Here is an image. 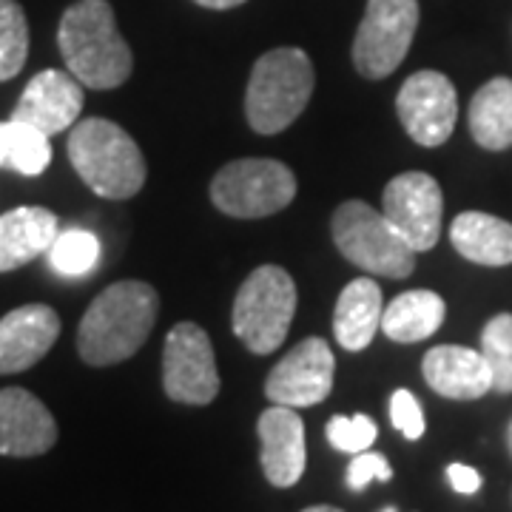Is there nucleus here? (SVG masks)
Masks as SVG:
<instances>
[{
    "label": "nucleus",
    "mask_w": 512,
    "mask_h": 512,
    "mask_svg": "<svg viewBox=\"0 0 512 512\" xmlns=\"http://www.w3.org/2000/svg\"><path fill=\"white\" fill-rule=\"evenodd\" d=\"M194 3H200L205 9H234V6L245 3V0H194Z\"/></svg>",
    "instance_id": "obj_31"
},
{
    "label": "nucleus",
    "mask_w": 512,
    "mask_h": 512,
    "mask_svg": "<svg viewBox=\"0 0 512 512\" xmlns=\"http://www.w3.org/2000/svg\"><path fill=\"white\" fill-rule=\"evenodd\" d=\"M160 299L148 282L126 279L100 293L77 328V353L86 365L109 367L131 359L146 345Z\"/></svg>",
    "instance_id": "obj_1"
},
{
    "label": "nucleus",
    "mask_w": 512,
    "mask_h": 512,
    "mask_svg": "<svg viewBox=\"0 0 512 512\" xmlns=\"http://www.w3.org/2000/svg\"><path fill=\"white\" fill-rule=\"evenodd\" d=\"M259 450H262V473L274 487H293L308 464L305 450V424L296 416L293 407L274 404L268 407L259 424Z\"/></svg>",
    "instance_id": "obj_16"
},
{
    "label": "nucleus",
    "mask_w": 512,
    "mask_h": 512,
    "mask_svg": "<svg viewBox=\"0 0 512 512\" xmlns=\"http://www.w3.org/2000/svg\"><path fill=\"white\" fill-rule=\"evenodd\" d=\"M447 305L436 291L399 293L382 313V330L387 339L399 345H413L430 339L441 328Z\"/></svg>",
    "instance_id": "obj_21"
},
{
    "label": "nucleus",
    "mask_w": 512,
    "mask_h": 512,
    "mask_svg": "<svg viewBox=\"0 0 512 512\" xmlns=\"http://www.w3.org/2000/svg\"><path fill=\"white\" fill-rule=\"evenodd\" d=\"M382 288L373 279H353L336 299L333 336L339 348L359 353L382 330Z\"/></svg>",
    "instance_id": "obj_19"
},
{
    "label": "nucleus",
    "mask_w": 512,
    "mask_h": 512,
    "mask_svg": "<svg viewBox=\"0 0 512 512\" xmlns=\"http://www.w3.org/2000/svg\"><path fill=\"white\" fill-rule=\"evenodd\" d=\"M404 131L424 148H439L450 140L458 120V94L450 77L441 72L410 74L396 97Z\"/></svg>",
    "instance_id": "obj_11"
},
{
    "label": "nucleus",
    "mask_w": 512,
    "mask_h": 512,
    "mask_svg": "<svg viewBox=\"0 0 512 512\" xmlns=\"http://www.w3.org/2000/svg\"><path fill=\"white\" fill-rule=\"evenodd\" d=\"M60 336V316L49 305H23L0 319V376L35 367Z\"/></svg>",
    "instance_id": "obj_15"
},
{
    "label": "nucleus",
    "mask_w": 512,
    "mask_h": 512,
    "mask_svg": "<svg viewBox=\"0 0 512 512\" xmlns=\"http://www.w3.org/2000/svg\"><path fill=\"white\" fill-rule=\"evenodd\" d=\"M481 356L493 373V393H512V313H498L484 325Z\"/></svg>",
    "instance_id": "obj_25"
},
{
    "label": "nucleus",
    "mask_w": 512,
    "mask_h": 512,
    "mask_svg": "<svg viewBox=\"0 0 512 512\" xmlns=\"http://www.w3.org/2000/svg\"><path fill=\"white\" fill-rule=\"evenodd\" d=\"M450 239L458 254L476 265H512V222L501 217L484 211H464L450 225Z\"/></svg>",
    "instance_id": "obj_20"
},
{
    "label": "nucleus",
    "mask_w": 512,
    "mask_h": 512,
    "mask_svg": "<svg viewBox=\"0 0 512 512\" xmlns=\"http://www.w3.org/2000/svg\"><path fill=\"white\" fill-rule=\"evenodd\" d=\"M97 256H100V242L89 231H63L57 234V239L49 248V259L55 265V271L66 276H83L92 271L97 265Z\"/></svg>",
    "instance_id": "obj_26"
},
{
    "label": "nucleus",
    "mask_w": 512,
    "mask_h": 512,
    "mask_svg": "<svg viewBox=\"0 0 512 512\" xmlns=\"http://www.w3.org/2000/svg\"><path fill=\"white\" fill-rule=\"evenodd\" d=\"M447 478H450V484H453V490H456V493L473 495L481 490V473H478L476 467H467V464H450V467H447Z\"/></svg>",
    "instance_id": "obj_30"
},
{
    "label": "nucleus",
    "mask_w": 512,
    "mask_h": 512,
    "mask_svg": "<svg viewBox=\"0 0 512 512\" xmlns=\"http://www.w3.org/2000/svg\"><path fill=\"white\" fill-rule=\"evenodd\" d=\"M57 46L66 69L94 92H109L128 80L134 57L120 35L109 0H77L57 26Z\"/></svg>",
    "instance_id": "obj_2"
},
{
    "label": "nucleus",
    "mask_w": 512,
    "mask_h": 512,
    "mask_svg": "<svg viewBox=\"0 0 512 512\" xmlns=\"http://www.w3.org/2000/svg\"><path fill=\"white\" fill-rule=\"evenodd\" d=\"M55 441V416L35 393L23 387L0 390V456H43L55 447Z\"/></svg>",
    "instance_id": "obj_14"
},
{
    "label": "nucleus",
    "mask_w": 512,
    "mask_h": 512,
    "mask_svg": "<svg viewBox=\"0 0 512 512\" xmlns=\"http://www.w3.org/2000/svg\"><path fill=\"white\" fill-rule=\"evenodd\" d=\"M393 478V470H390V461L382 456V453H356L353 461L348 464V473H345V481L353 493L365 490L370 481H390Z\"/></svg>",
    "instance_id": "obj_29"
},
{
    "label": "nucleus",
    "mask_w": 512,
    "mask_h": 512,
    "mask_svg": "<svg viewBox=\"0 0 512 512\" xmlns=\"http://www.w3.org/2000/svg\"><path fill=\"white\" fill-rule=\"evenodd\" d=\"M390 421L407 441H419L424 436V410L410 390H396L390 399Z\"/></svg>",
    "instance_id": "obj_28"
},
{
    "label": "nucleus",
    "mask_w": 512,
    "mask_h": 512,
    "mask_svg": "<svg viewBox=\"0 0 512 512\" xmlns=\"http://www.w3.org/2000/svg\"><path fill=\"white\" fill-rule=\"evenodd\" d=\"M336 359L325 339H302L291 353H285L265 379V396L282 407H313L322 404L333 390Z\"/></svg>",
    "instance_id": "obj_12"
},
{
    "label": "nucleus",
    "mask_w": 512,
    "mask_h": 512,
    "mask_svg": "<svg viewBox=\"0 0 512 512\" xmlns=\"http://www.w3.org/2000/svg\"><path fill=\"white\" fill-rule=\"evenodd\" d=\"M419 29V0H367L353 40V66L367 80L393 74L410 52Z\"/></svg>",
    "instance_id": "obj_8"
},
{
    "label": "nucleus",
    "mask_w": 512,
    "mask_h": 512,
    "mask_svg": "<svg viewBox=\"0 0 512 512\" xmlns=\"http://www.w3.org/2000/svg\"><path fill=\"white\" fill-rule=\"evenodd\" d=\"M330 234L339 254L367 274L407 279L416 268V251L396 234L382 211L362 200L342 202L333 211Z\"/></svg>",
    "instance_id": "obj_5"
},
{
    "label": "nucleus",
    "mask_w": 512,
    "mask_h": 512,
    "mask_svg": "<svg viewBox=\"0 0 512 512\" xmlns=\"http://www.w3.org/2000/svg\"><path fill=\"white\" fill-rule=\"evenodd\" d=\"M424 382L444 399L473 402L493 393V373L481 350L461 348V345H439L424 353L421 362Z\"/></svg>",
    "instance_id": "obj_17"
},
{
    "label": "nucleus",
    "mask_w": 512,
    "mask_h": 512,
    "mask_svg": "<svg viewBox=\"0 0 512 512\" xmlns=\"http://www.w3.org/2000/svg\"><path fill=\"white\" fill-rule=\"evenodd\" d=\"M163 387L171 402L211 404L220 393V370L208 333L194 322L168 330L163 348Z\"/></svg>",
    "instance_id": "obj_9"
},
{
    "label": "nucleus",
    "mask_w": 512,
    "mask_h": 512,
    "mask_svg": "<svg viewBox=\"0 0 512 512\" xmlns=\"http://www.w3.org/2000/svg\"><path fill=\"white\" fill-rule=\"evenodd\" d=\"M29 23L18 0H0V83L12 80L26 66Z\"/></svg>",
    "instance_id": "obj_24"
},
{
    "label": "nucleus",
    "mask_w": 512,
    "mask_h": 512,
    "mask_svg": "<svg viewBox=\"0 0 512 512\" xmlns=\"http://www.w3.org/2000/svg\"><path fill=\"white\" fill-rule=\"evenodd\" d=\"M325 436H328L330 447H336L339 453H365L373 447V441L379 436V427L376 421L365 416V413H356V416H333L325 427Z\"/></svg>",
    "instance_id": "obj_27"
},
{
    "label": "nucleus",
    "mask_w": 512,
    "mask_h": 512,
    "mask_svg": "<svg viewBox=\"0 0 512 512\" xmlns=\"http://www.w3.org/2000/svg\"><path fill=\"white\" fill-rule=\"evenodd\" d=\"M52 163V143L43 131L15 117L0 123V168H15L18 174L37 177Z\"/></svg>",
    "instance_id": "obj_23"
},
{
    "label": "nucleus",
    "mask_w": 512,
    "mask_h": 512,
    "mask_svg": "<svg viewBox=\"0 0 512 512\" xmlns=\"http://www.w3.org/2000/svg\"><path fill=\"white\" fill-rule=\"evenodd\" d=\"M296 313V285L279 265H262L239 285L231 325L251 353H274L291 330Z\"/></svg>",
    "instance_id": "obj_6"
},
{
    "label": "nucleus",
    "mask_w": 512,
    "mask_h": 512,
    "mask_svg": "<svg viewBox=\"0 0 512 512\" xmlns=\"http://www.w3.org/2000/svg\"><path fill=\"white\" fill-rule=\"evenodd\" d=\"M382 214L416 254L436 248L444 214L439 180L424 171L393 177L382 194Z\"/></svg>",
    "instance_id": "obj_10"
},
{
    "label": "nucleus",
    "mask_w": 512,
    "mask_h": 512,
    "mask_svg": "<svg viewBox=\"0 0 512 512\" xmlns=\"http://www.w3.org/2000/svg\"><path fill=\"white\" fill-rule=\"evenodd\" d=\"M69 160L80 180L103 200H128L146 185V157L126 128L89 117L69 131Z\"/></svg>",
    "instance_id": "obj_3"
},
{
    "label": "nucleus",
    "mask_w": 512,
    "mask_h": 512,
    "mask_svg": "<svg viewBox=\"0 0 512 512\" xmlns=\"http://www.w3.org/2000/svg\"><path fill=\"white\" fill-rule=\"evenodd\" d=\"M302 512H342V510H336V507H328V504H316V507H308V510H302Z\"/></svg>",
    "instance_id": "obj_32"
},
{
    "label": "nucleus",
    "mask_w": 512,
    "mask_h": 512,
    "mask_svg": "<svg viewBox=\"0 0 512 512\" xmlns=\"http://www.w3.org/2000/svg\"><path fill=\"white\" fill-rule=\"evenodd\" d=\"M382 512H399V510H396V507H387V510H382Z\"/></svg>",
    "instance_id": "obj_34"
},
{
    "label": "nucleus",
    "mask_w": 512,
    "mask_h": 512,
    "mask_svg": "<svg viewBox=\"0 0 512 512\" xmlns=\"http://www.w3.org/2000/svg\"><path fill=\"white\" fill-rule=\"evenodd\" d=\"M470 134L487 151L512 148V80L493 77L470 103Z\"/></svg>",
    "instance_id": "obj_22"
},
{
    "label": "nucleus",
    "mask_w": 512,
    "mask_h": 512,
    "mask_svg": "<svg viewBox=\"0 0 512 512\" xmlns=\"http://www.w3.org/2000/svg\"><path fill=\"white\" fill-rule=\"evenodd\" d=\"M83 100V83L72 72L43 69L26 83L12 117L35 126L46 137H55L77 123Z\"/></svg>",
    "instance_id": "obj_13"
},
{
    "label": "nucleus",
    "mask_w": 512,
    "mask_h": 512,
    "mask_svg": "<svg viewBox=\"0 0 512 512\" xmlns=\"http://www.w3.org/2000/svg\"><path fill=\"white\" fill-rule=\"evenodd\" d=\"M296 197V177L279 160H234L211 180V202L237 220H262L288 208Z\"/></svg>",
    "instance_id": "obj_7"
},
{
    "label": "nucleus",
    "mask_w": 512,
    "mask_h": 512,
    "mask_svg": "<svg viewBox=\"0 0 512 512\" xmlns=\"http://www.w3.org/2000/svg\"><path fill=\"white\" fill-rule=\"evenodd\" d=\"M60 234L57 217L43 205H23L0 217V274L18 271L40 254H49Z\"/></svg>",
    "instance_id": "obj_18"
},
{
    "label": "nucleus",
    "mask_w": 512,
    "mask_h": 512,
    "mask_svg": "<svg viewBox=\"0 0 512 512\" xmlns=\"http://www.w3.org/2000/svg\"><path fill=\"white\" fill-rule=\"evenodd\" d=\"M316 86L311 57L296 46L271 49L254 63L245 114L256 134H279L305 111Z\"/></svg>",
    "instance_id": "obj_4"
},
{
    "label": "nucleus",
    "mask_w": 512,
    "mask_h": 512,
    "mask_svg": "<svg viewBox=\"0 0 512 512\" xmlns=\"http://www.w3.org/2000/svg\"><path fill=\"white\" fill-rule=\"evenodd\" d=\"M507 441H510V453H512V421H510V430H507Z\"/></svg>",
    "instance_id": "obj_33"
}]
</instances>
